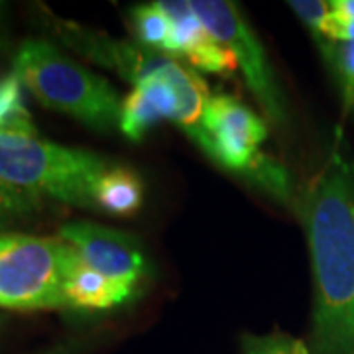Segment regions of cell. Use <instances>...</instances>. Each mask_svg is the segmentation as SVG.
I'll return each instance as SVG.
<instances>
[{"label": "cell", "instance_id": "1", "mask_svg": "<svg viewBox=\"0 0 354 354\" xmlns=\"http://www.w3.org/2000/svg\"><path fill=\"white\" fill-rule=\"evenodd\" d=\"M313 279L317 354L354 353V160L335 146L301 191Z\"/></svg>", "mask_w": 354, "mask_h": 354}, {"label": "cell", "instance_id": "2", "mask_svg": "<svg viewBox=\"0 0 354 354\" xmlns=\"http://www.w3.org/2000/svg\"><path fill=\"white\" fill-rule=\"evenodd\" d=\"M12 73L51 111L69 114L95 130L120 128L122 101L113 85L50 41H24L14 57Z\"/></svg>", "mask_w": 354, "mask_h": 354}, {"label": "cell", "instance_id": "3", "mask_svg": "<svg viewBox=\"0 0 354 354\" xmlns=\"http://www.w3.org/2000/svg\"><path fill=\"white\" fill-rule=\"evenodd\" d=\"M111 165L93 152L67 148L38 134L0 130V183L93 209V185Z\"/></svg>", "mask_w": 354, "mask_h": 354}, {"label": "cell", "instance_id": "4", "mask_svg": "<svg viewBox=\"0 0 354 354\" xmlns=\"http://www.w3.org/2000/svg\"><path fill=\"white\" fill-rule=\"evenodd\" d=\"M64 242L32 234H0V307L62 309Z\"/></svg>", "mask_w": 354, "mask_h": 354}, {"label": "cell", "instance_id": "5", "mask_svg": "<svg viewBox=\"0 0 354 354\" xmlns=\"http://www.w3.org/2000/svg\"><path fill=\"white\" fill-rule=\"evenodd\" d=\"M191 8L205 30L234 55L236 65L241 67L242 75L266 116L274 124L283 127L288 113L281 91L270 69L260 39L256 38L239 6L227 0H193Z\"/></svg>", "mask_w": 354, "mask_h": 354}, {"label": "cell", "instance_id": "6", "mask_svg": "<svg viewBox=\"0 0 354 354\" xmlns=\"http://www.w3.org/2000/svg\"><path fill=\"white\" fill-rule=\"evenodd\" d=\"M203 152L216 164L250 176L264 158L262 142L268 138L264 120L244 102L230 95H213L203 113Z\"/></svg>", "mask_w": 354, "mask_h": 354}, {"label": "cell", "instance_id": "7", "mask_svg": "<svg viewBox=\"0 0 354 354\" xmlns=\"http://www.w3.org/2000/svg\"><path fill=\"white\" fill-rule=\"evenodd\" d=\"M59 241L73 246L79 256L104 278L136 291L148 272L142 244L132 234L102 227L91 221H75L59 228Z\"/></svg>", "mask_w": 354, "mask_h": 354}, {"label": "cell", "instance_id": "8", "mask_svg": "<svg viewBox=\"0 0 354 354\" xmlns=\"http://www.w3.org/2000/svg\"><path fill=\"white\" fill-rule=\"evenodd\" d=\"M57 34L62 41L69 48H73L85 57L114 69L118 75H122L134 85L144 81L146 77L158 73L171 57L162 55L160 51L134 46L128 41L102 36L99 32H91L81 26L67 24V22H55Z\"/></svg>", "mask_w": 354, "mask_h": 354}, {"label": "cell", "instance_id": "9", "mask_svg": "<svg viewBox=\"0 0 354 354\" xmlns=\"http://www.w3.org/2000/svg\"><path fill=\"white\" fill-rule=\"evenodd\" d=\"M160 4L171 18V38L165 53L181 55L195 69L207 73L232 75V71H236L239 65L234 55L205 30L197 14L193 12L191 2H160Z\"/></svg>", "mask_w": 354, "mask_h": 354}, {"label": "cell", "instance_id": "10", "mask_svg": "<svg viewBox=\"0 0 354 354\" xmlns=\"http://www.w3.org/2000/svg\"><path fill=\"white\" fill-rule=\"evenodd\" d=\"M62 266H64L65 307L88 309V311L111 309L124 304L134 293L113 279L104 278L95 268H91L67 242H64V250H62Z\"/></svg>", "mask_w": 354, "mask_h": 354}, {"label": "cell", "instance_id": "11", "mask_svg": "<svg viewBox=\"0 0 354 354\" xmlns=\"http://www.w3.org/2000/svg\"><path fill=\"white\" fill-rule=\"evenodd\" d=\"M167 64L158 73L136 83L127 101L122 102L120 130L127 138L142 140L144 134L160 120H174L177 111V95L169 79L165 77Z\"/></svg>", "mask_w": 354, "mask_h": 354}, {"label": "cell", "instance_id": "12", "mask_svg": "<svg viewBox=\"0 0 354 354\" xmlns=\"http://www.w3.org/2000/svg\"><path fill=\"white\" fill-rule=\"evenodd\" d=\"M144 201V185L127 165H109L93 185V209L114 216L134 215Z\"/></svg>", "mask_w": 354, "mask_h": 354}, {"label": "cell", "instance_id": "13", "mask_svg": "<svg viewBox=\"0 0 354 354\" xmlns=\"http://www.w3.org/2000/svg\"><path fill=\"white\" fill-rule=\"evenodd\" d=\"M132 28L134 34L144 44V48L156 51H167L171 38V18L167 16L160 2L142 4L132 10Z\"/></svg>", "mask_w": 354, "mask_h": 354}, {"label": "cell", "instance_id": "14", "mask_svg": "<svg viewBox=\"0 0 354 354\" xmlns=\"http://www.w3.org/2000/svg\"><path fill=\"white\" fill-rule=\"evenodd\" d=\"M20 85L14 73L0 77V130L38 134L32 114L26 109Z\"/></svg>", "mask_w": 354, "mask_h": 354}, {"label": "cell", "instance_id": "15", "mask_svg": "<svg viewBox=\"0 0 354 354\" xmlns=\"http://www.w3.org/2000/svg\"><path fill=\"white\" fill-rule=\"evenodd\" d=\"M317 44L321 51L325 53V57L330 62L333 71L337 73V79L342 85V91L346 95V101L353 104L354 102V39L353 41H329L325 38H317Z\"/></svg>", "mask_w": 354, "mask_h": 354}, {"label": "cell", "instance_id": "16", "mask_svg": "<svg viewBox=\"0 0 354 354\" xmlns=\"http://www.w3.org/2000/svg\"><path fill=\"white\" fill-rule=\"evenodd\" d=\"M242 354H311L304 341L286 335H244L241 341Z\"/></svg>", "mask_w": 354, "mask_h": 354}, {"label": "cell", "instance_id": "17", "mask_svg": "<svg viewBox=\"0 0 354 354\" xmlns=\"http://www.w3.org/2000/svg\"><path fill=\"white\" fill-rule=\"evenodd\" d=\"M317 38L344 44L354 39V0H335L329 2V14L321 34H313Z\"/></svg>", "mask_w": 354, "mask_h": 354}, {"label": "cell", "instance_id": "18", "mask_svg": "<svg viewBox=\"0 0 354 354\" xmlns=\"http://www.w3.org/2000/svg\"><path fill=\"white\" fill-rule=\"evenodd\" d=\"M34 197L36 195H30V193L0 183V228L10 225L18 216L34 213L38 207Z\"/></svg>", "mask_w": 354, "mask_h": 354}, {"label": "cell", "instance_id": "19", "mask_svg": "<svg viewBox=\"0 0 354 354\" xmlns=\"http://www.w3.org/2000/svg\"><path fill=\"white\" fill-rule=\"evenodd\" d=\"M291 10L297 14L305 26L313 32V34H321L323 26L329 14V2H319V0H293L290 2Z\"/></svg>", "mask_w": 354, "mask_h": 354}, {"label": "cell", "instance_id": "20", "mask_svg": "<svg viewBox=\"0 0 354 354\" xmlns=\"http://www.w3.org/2000/svg\"><path fill=\"white\" fill-rule=\"evenodd\" d=\"M0 14H2V4H0ZM0 41H2V38H0Z\"/></svg>", "mask_w": 354, "mask_h": 354}, {"label": "cell", "instance_id": "21", "mask_svg": "<svg viewBox=\"0 0 354 354\" xmlns=\"http://www.w3.org/2000/svg\"><path fill=\"white\" fill-rule=\"evenodd\" d=\"M353 354H354V353H353Z\"/></svg>", "mask_w": 354, "mask_h": 354}]
</instances>
